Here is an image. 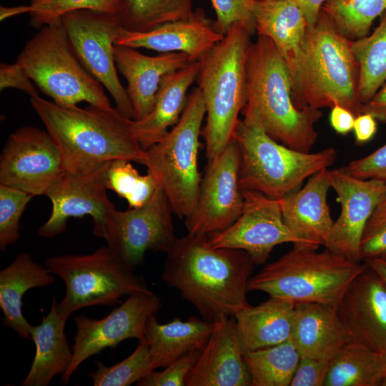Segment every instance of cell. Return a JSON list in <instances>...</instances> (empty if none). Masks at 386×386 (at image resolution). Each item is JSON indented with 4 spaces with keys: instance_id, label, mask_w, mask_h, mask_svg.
<instances>
[{
    "instance_id": "6da1fadb",
    "label": "cell",
    "mask_w": 386,
    "mask_h": 386,
    "mask_svg": "<svg viewBox=\"0 0 386 386\" xmlns=\"http://www.w3.org/2000/svg\"><path fill=\"white\" fill-rule=\"evenodd\" d=\"M161 275L204 320L215 322L250 305L247 283L254 263L244 251L212 246L207 236L177 238Z\"/></svg>"
},
{
    "instance_id": "7a4b0ae2",
    "label": "cell",
    "mask_w": 386,
    "mask_h": 386,
    "mask_svg": "<svg viewBox=\"0 0 386 386\" xmlns=\"http://www.w3.org/2000/svg\"><path fill=\"white\" fill-rule=\"evenodd\" d=\"M242 112L244 124L261 128L290 148L310 152L317 142L315 124L322 117V112L295 107L287 65L267 36H258L249 49L246 103Z\"/></svg>"
},
{
    "instance_id": "3957f363",
    "label": "cell",
    "mask_w": 386,
    "mask_h": 386,
    "mask_svg": "<svg viewBox=\"0 0 386 386\" xmlns=\"http://www.w3.org/2000/svg\"><path fill=\"white\" fill-rule=\"evenodd\" d=\"M30 104L59 146L66 170L117 159L144 164L147 152L133 133L132 119L117 108L62 106L40 96L31 97Z\"/></svg>"
},
{
    "instance_id": "277c9868",
    "label": "cell",
    "mask_w": 386,
    "mask_h": 386,
    "mask_svg": "<svg viewBox=\"0 0 386 386\" xmlns=\"http://www.w3.org/2000/svg\"><path fill=\"white\" fill-rule=\"evenodd\" d=\"M350 43L322 10L317 21L308 25L292 77V100L298 109L340 105L355 117L361 114L359 66Z\"/></svg>"
},
{
    "instance_id": "5b68a950",
    "label": "cell",
    "mask_w": 386,
    "mask_h": 386,
    "mask_svg": "<svg viewBox=\"0 0 386 386\" xmlns=\"http://www.w3.org/2000/svg\"><path fill=\"white\" fill-rule=\"evenodd\" d=\"M250 36L242 25L234 24L199 61L196 81L206 109V124L201 134L208 162L216 159L235 139L239 114L246 103Z\"/></svg>"
},
{
    "instance_id": "8992f818",
    "label": "cell",
    "mask_w": 386,
    "mask_h": 386,
    "mask_svg": "<svg viewBox=\"0 0 386 386\" xmlns=\"http://www.w3.org/2000/svg\"><path fill=\"white\" fill-rule=\"evenodd\" d=\"M366 267L325 248L322 252L306 246L293 248L251 276L247 290L296 304L317 302L337 306L346 289Z\"/></svg>"
},
{
    "instance_id": "52a82bcc",
    "label": "cell",
    "mask_w": 386,
    "mask_h": 386,
    "mask_svg": "<svg viewBox=\"0 0 386 386\" xmlns=\"http://www.w3.org/2000/svg\"><path fill=\"white\" fill-rule=\"evenodd\" d=\"M240 153L239 184L279 199L300 189L303 182L335 162L337 151L327 147L304 152L282 144L259 127L240 120L235 135Z\"/></svg>"
},
{
    "instance_id": "ba28073f",
    "label": "cell",
    "mask_w": 386,
    "mask_h": 386,
    "mask_svg": "<svg viewBox=\"0 0 386 386\" xmlns=\"http://www.w3.org/2000/svg\"><path fill=\"white\" fill-rule=\"evenodd\" d=\"M16 62L57 104L73 107L86 102L112 108L102 84L76 56L61 19L40 28L26 43Z\"/></svg>"
},
{
    "instance_id": "9c48e42d",
    "label": "cell",
    "mask_w": 386,
    "mask_h": 386,
    "mask_svg": "<svg viewBox=\"0 0 386 386\" xmlns=\"http://www.w3.org/2000/svg\"><path fill=\"white\" fill-rule=\"evenodd\" d=\"M206 109L201 90L187 96L180 119L158 142L146 150L143 165L157 179L173 212L187 217L194 209L200 183L198 169L199 135Z\"/></svg>"
},
{
    "instance_id": "30bf717a",
    "label": "cell",
    "mask_w": 386,
    "mask_h": 386,
    "mask_svg": "<svg viewBox=\"0 0 386 386\" xmlns=\"http://www.w3.org/2000/svg\"><path fill=\"white\" fill-rule=\"evenodd\" d=\"M44 264L65 284V295L56 303L58 312L68 317L94 305L112 306L122 297L152 292L142 276L124 264L107 246L88 254H61L45 259Z\"/></svg>"
},
{
    "instance_id": "8fae6325",
    "label": "cell",
    "mask_w": 386,
    "mask_h": 386,
    "mask_svg": "<svg viewBox=\"0 0 386 386\" xmlns=\"http://www.w3.org/2000/svg\"><path fill=\"white\" fill-rule=\"evenodd\" d=\"M171 204L159 185L141 207L109 211L93 234L104 239L107 247L124 264L135 269L147 251L167 253L175 237Z\"/></svg>"
},
{
    "instance_id": "7c38bea8",
    "label": "cell",
    "mask_w": 386,
    "mask_h": 386,
    "mask_svg": "<svg viewBox=\"0 0 386 386\" xmlns=\"http://www.w3.org/2000/svg\"><path fill=\"white\" fill-rule=\"evenodd\" d=\"M69 42L85 69L112 95L116 108L134 119V111L122 85L114 55V42L124 29L118 14L79 10L61 18Z\"/></svg>"
},
{
    "instance_id": "4fadbf2b",
    "label": "cell",
    "mask_w": 386,
    "mask_h": 386,
    "mask_svg": "<svg viewBox=\"0 0 386 386\" xmlns=\"http://www.w3.org/2000/svg\"><path fill=\"white\" fill-rule=\"evenodd\" d=\"M65 172L61 150L47 131L23 127L11 134L0 157V184L33 197L46 195Z\"/></svg>"
},
{
    "instance_id": "5bb4252c",
    "label": "cell",
    "mask_w": 386,
    "mask_h": 386,
    "mask_svg": "<svg viewBox=\"0 0 386 386\" xmlns=\"http://www.w3.org/2000/svg\"><path fill=\"white\" fill-rule=\"evenodd\" d=\"M161 307L159 297L152 292H138L129 295L104 318L76 316L74 319L76 333L71 346L73 359L61 382L67 384L84 361L104 349L114 348L127 339L143 340L148 319Z\"/></svg>"
},
{
    "instance_id": "9a60e30c",
    "label": "cell",
    "mask_w": 386,
    "mask_h": 386,
    "mask_svg": "<svg viewBox=\"0 0 386 386\" xmlns=\"http://www.w3.org/2000/svg\"><path fill=\"white\" fill-rule=\"evenodd\" d=\"M239 165L235 139L216 159L208 162L195 208L185 218L188 233L207 236L227 229L239 218L244 206Z\"/></svg>"
},
{
    "instance_id": "2e32d148",
    "label": "cell",
    "mask_w": 386,
    "mask_h": 386,
    "mask_svg": "<svg viewBox=\"0 0 386 386\" xmlns=\"http://www.w3.org/2000/svg\"><path fill=\"white\" fill-rule=\"evenodd\" d=\"M242 214L227 229L207 235L212 246L243 250L254 264H261L277 245L301 244L285 224L279 199L252 190H242Z\"/></svg>"
},
{
    "instance_id": "e0dca14e",
    "label": "cell",
    "mask_w": 386,
    "mask_h": 386,
    "mask_svg": "<svg viewBox=\"0 0 386 386\" xmlns=\"http://www.w3.org/2000/svg\"><path fill=\"white\" fill-rule=\"evenodd\" d=\"M110 162L79 170L65 169L46 195L52 209L49 219L38 229L41 237L50 239L61 234L69 218L89 215L94 227L101 224L107 213L115 207L107 194L106 176Z\"/></svg>"
},
{
    "instance_id": "ac0fdd59",
    "label": "cell",
    "mask_w": 386,
    "mask_h": 386,
    "mask_svg": "<svg viewBox=\"0 0 386 386\" xmlns=\"http://www.w3.org/2000/svg\"><path fill=\"white\" fill-rule=\"evenodd\" d=\"M327 173L341 210L325 247L350 260L362 262L360 253L362 234L375 208L386 199V182L358 179L340 169H327Z\"/></svg>"
},
{
    "instance_id": "d6986e66",
    "label": "cell",
    "mask_w": 386,
    "mask_h": 386,
    "mask_svg": "<svg viewBox=\"0 0 386 386\" xmlns=\"http://www.w3.org/2000/svg\"><path fill=\"white\" fill-rule=\"evenodd\" d=\"M336 308L352 341L386 351V284L374 270L366 264Z\"/></svg>"
},
{
    "instance_id": "ffe728a7",
    "label": "cell",
    "mask_w": 386,
    "mask_h": 386,
    "mask_svg": "<svg viewBox=\"0 0 386 386\" xmlns=\"http://www.w3.org/2000/svg\"><path fill=\"white\" fill-rule=\"evenodd\" d=\"M251 386L236 320L214 322L212 332L189 374L186 386Z\"/></svg>"
},
{
    "instance_id": "44dd1931",
    "label": "cell",
    "mask_w": 386,
    "mask_h": 386,
    "mask_svg": "<svg viewBox=\"0 0 386 386\" xmlns=\"http://www.w3.org/2000/svg\"><path fill=\"white\" fill-rule=\"evenodd\" d=\"M224 37L204 12L197 9L187 19L168 22L148 31L123 29L114 45L162 53L180 52L187 54L191 61H199Z\"/></svg>"
},
{
    "instance_id": "7402d4cb",
    "label": "cell",
    "mask_w": 386,
    "mask_h": 386,
    "mask_svg": "<svg viewBox=\"0 0 386 386\" xmlns=\"http://www.w3.org/2000/svg\"><path fill=\"white\" fill-rule=\"evenodd\" d=\"M331 188L327 169L310 177L307 184L279 199L283 220L300 240L299 245L325 246L334 223L327 203Z\"/></svg>"
},
{
    "instance_id": "603a6c76",
    "label": "cell",
    "mask_w": 386,
    "mask_h": 386,
    "mask_svg": "<svg viewBox=\"0 0 386 386\" xmlns=\"http://www.w3.org/2000/svg\"><path fill=\"white\" fill-rule=\"evenodd\" d=\"M117 68L127 82V93L134 111V119H141L152 110L162 77L190 62L184 53H162L147 56L134 48L114 45Z\"/></svg>"
},
{
    "instance_id": "cb8c5ba5",
    "label": "cell",
    "mask_w": 386,
    "mask_h": 386,
    "mask_svg": "<svg viewBox=\"0 0 386 386\" xmlns=\"http://www.w3.org/2000/svg\"><path fill=\"white\" fill-rule=\"evenodd\" d=\"M350 340L335 306L296 304L292 341L301 356L330 362Z\"/></svg>"
},
{
    "instance_id": "d4e9b609",
    "label": "cell",
    "mask_w": 386,
    "mask_h": 386,
    "mask_svg": "<svg viewBox=\"0 0 386 386\" xmlns=\"http://www.w3.org/2000/svg\"><path fill=\"white\" fill-rule=\"evenodd\" d=\"M199 68V61H192L164 75L150 112L141 119L131 120L133 133L145 150L161 140L168 133V128L180 119L187 92L196 81Z\"/></svg>"
},
{
    "instance_id": "484cf974",
    "label": "cell",
    "mask_w": 386,
    "mask_h": 386,
    "mask_svg": "<svg viewBox=\"0 0 386 386\" xmlns=\"http://www.w3.org/2000/svg\"><path fill=\"white\" fill-rule=\"evenodd\" d=\"M296 303L278 297L237 312L235 320L244 352L292 340Z\"/></svg>"
},
{
    "instance_id": "4316f807",
    "label": "cell",
    "mask_w": 386,
    "mask_h": 386,
    "mask_svg": "<svg viewBox=\"0 0 386 386\" xmlns=\"http://www.w3.org/2000/svg\"><path fill=\"white\" fill-rule=\"evenodd\" d=\"M254 20L258 36L274 42L292 79L299 65L308 26L304 13L286 0H260L256 4Z\"/></svg>"
},
{
    "instance_id": "83f0119b",
    "label": "cell",
    "mask_w": 386,
    "mask_h": 386,
    "mask_svg": "<svg viewBox=\"0 0 386 386\" xmlns=\"http://www.w3.org/2000/svg\"><path fill=\"white\" fill-rule=\"evenodd\" d=\"M56 303L54 297L47 315L39 325L31 326V339L36 352L22 386H47L56 375L62 376L71 365L73 351L65 333L67 319L58 312Z\"/></svg>"
},
{
    "instance_id": "f1b7e54d",
    "label": "cell",
    "mask_w": 386,
    "mask_h": 386,
    "mask_svg": "<svg viewBox=\"0 0 386 386\" xmlns=\"http://www.w3.org/2000/svg\"><path fill=\"white\" fill-rule=\"evenodd\" d=\"M54 282L53 274L45 265L36 262L29 253L17 254L0 272L2 325L12 329L21 337L31 339V325L23 315L22 298L28 290L46 287Z\"/></svg>"
},
{
    "instance_id": "f546056e",
    "label": "cell",
    "mask_w": 386,
    "mask_h": 386,
    "mask_svg": "<svg viewBox=\"0 0 386 386\" xmlns=\"http://www.w3.org/2000/svg\"><path fill=\"white\" fill-rule=\"evenodd\" d=\"M214 322L190 317L187 321L174 318L160 324L155 315L147 322L144 340L154 370L165 367L184 355L202 350L207 342Z\"/></svg>"
},
{
    "instance_id": "4dcf8cb0",
    "label": "cell",
    "mask_w": 386,
    "mask_h": 386,
    "mask_svg": "<svg viewBox=\"0 0 386 386\" xmlns=\"http://www.w3.org/2000/svg\"><path fill=\"white\" fill-rule=\"evenodd\" d=\"M385 375L382 353L350 340L330 361L325 386H382Z\"/></svg>"
},
{
    "instance_id": "1f68e13d",
    "label": "cell",
    "mask_w": 386,
    "mask_h": 386,
    "mask_svg": "<svg viewBox=\"0 0 386 386\" xmlns=\"http://www.w3.org/2000/svg\"><path fill=\"white\" fill-rule=\"evenodd\" d=\"M359 66L358 99L365 104L386 82V11L370 35L351 40Z\"/></svg>"
},
{
    "instance_id": "d6a6232c",
    "label": "cell",
    "mask_w": 386,
    "mask_h": 386,
    "mask_svg": "<svg viewBox=\"0 0 386 386\" xmlns=\"http://www.w3.org/2000/svg\"><path fill=\"white\" fill-rule=\"evenodd\" d=\"M300 357L292 340L244 352L251 386H290Z\"/></svg>"
},
{
    "instance_id": "836d02e7",
    "label": "cell",
    "mask_w": 386,
    "mask_h": 386,
    "mask_svg": "<svg viewBox=\"0 0 386 386\" xmlns=\"http://www.w3.org/2000/svg\"><path fill=\"white\" fill-rule=\"evenodd\" d=\"M194 11L192 0H123L118 15L124 29L144 32L187 19Z\"/></svg>"
},
{
    "instance_id": "e575fe53",
    "label": "cell",
    "mask_w": 386,
    "mask_h": 386,
    "mask_svg": "<svg viewBox=\"0 0 386 386\" xmlns=\"http://www.w3.org/2000/svg\"><path fill=\"white\" fill-rule=\"evenodd\" d=\"M322 10L350 40L369 34L375 19L386 11V0H327Z\"/></svg>"
},
{
    "instance_id": "d590c367",
    "label": "cell",
    "mask_w": 386,
    "mask_h": 386,
    "mask_svg": "<svg viewBox=\"0 0 386 386\" xmlns=\"http://www.w3.org/2000/svg\"><path fill=\"white\" fill-rule=\"evenodd\" d=\"M106 186L107 189L125 199L129 208H138L149 201L159 184L148 171L145 175H139L131 161L117 159L109 165Z\"/></svg>"
},
{
    "instance_id": "8d00e7d4",
    "label": "cell",
    "mask_w": 386,
    "mask_h": 386,
    "mask_svg": "<svg viewBox=\"0 0 386 386\" xmlns=\"http://www.w3.org/2000/svg\"><path fill=\"white\" fill-rule=\"evenodd\" d=\"M139 342L134 351L116 365L108 367L96 360V370L89 373L93 385L129 386L155 370L146 340L144 338Z\"/></svg>"
},
{
    "instance_id": "74e56055",
    "label": "cell",
    "mask_w": 386,
    "mask_h": 386,
    "mask_svg": "<svg viewBox=\"0 0 386 386\" xmlns=\"http://www.w3.org/2000/svg\"><path fill=\"white\" fill-rule=\"evenodd\" d=\"M123 0H29L30 24L40 29L56 21L66 14L91 10L99 12L119 13Z\"/></svg>"
},
{
    "instance_id": "f35d334b",
    "label": "cell",
    "mask_w": 386,
    "mask_h": 386,
    "mask_svg": "<svg viewBox=\"0 0 386 386\" xmlns=\"http://www.w3.org/2000/svg\"><path fill=\"white\" fill-rule=\"evenodd\" d=\"M34 197L21 189L0 184V249L15 243L20 237V220Z\"/></svg>"
},
{
    "instance_id": "ab89813d",
    "label": "cell",
    "mask_w": 386,
    "mask_h": 386,
    "mask_svg": "<svg viewBox=\"0 0 386 386\" xmlns=\"http://www.w3.org/2000/svg\"><path fill=\"white\" fill-rule=\"evenodd\" d=\"M216 14L214 26L225 35L234 24H240L252 35L256 32V0H210Z\"/></svg>"
},
{
    "instance_id": "60d3db41",
    "label": "cell",
    "mask_w": 386,
    "mask_h": 386,
    "mask_svg": "<svg viewBox=\"0 0 386 386\" xmlns=\"http://www.w3.org/2000/svg\"><path fill=\"white\" fill-rule=\"evenodd\" d=\"M360 253L362 262L386 257V199L377 205L365 225Z\"/></svg>"
},
{
    "instance_id": "b9f144b4",
    "label": "cell",
    "mask_w": 386,
    "mask_h": 386,
    "mask_svg": "<svg viewBox=\"0 0 386 386\" xmlns=\"http://www.w3.org/2000/svg\"><path fill=\"white\" fill-rule=\"evenodd\" d=\"M189 352L160 372H151L140 379L137 386H186L187 378L195 365L201 350Z\"/></svg>"
},
{
    "instance_id": "7bdbcfd3",
    "label": "cell",
    "mask_w": 386,
    "mask_h": 386,
    "mask_svg": "<svg viewBox=\"0 0 386 386\" xmlns=\"http://www.w3.org/2000/svg\"><path fill=\"white\" fill-rule=\"evenodd\" d=\"M340 169L358 179L386 182V144L366 157L349 162Z\"/></svg>"
},
{
    "instance_id": "ee69618b",
    "label": "cell",
    "mask_w": 386,
    "mask_h": 386,
    "mask_svg": "<svg viewBox=\"0 0 386 386\" xmlns=\"http://www.w3.org/2000/svg\"><path fill=\"white\" fill-rule=\"evenodd\" d=\"M330 363L301 356L290 386H325Z\"/></svg>"
},
{
    "instance_id": "f6af8a7d",
    "label": "cell",
    "mask_w": 386,
    "mask_h": 386,
    "mask_svg": "<svg viewBox=\"0 0 386 386\" xmlns=\"http://www.w3.org/2000/svg\"><path fill=\"white\" fill-rule=\"evenodd\" d=\"M6 88L21 90L31 97L39 96L33 81L16 61L12 64H0V89Z\"/></svg>"
},
{
    "instance_id": "bcb514c9",
    "label": "cell",
    "mask_w": 386,
    "mask_h": 386,
    "mask_svg": "<svg viewBox=\"0 0 386 386\" xmlns=\"http://www.w3.org/2000/svg\"><path fill=\"white\" fill-rule=\"evenodd\" d=\"M377 119L369 113H362L355 117L353 131L355 141L363 144L370 141L377 132Z\"/></svg>"
},
{
    "instance_id": "7dc6e473",
    "label": "cell",
    "mask_w": 386,
    "mask_h": 386,
    "mask_svg": "<svg viewBox=\"0 0 386 386\" xmlns=\"http://www.w3.org/2000/svg\"><path fill=\"white\" fill-rule=\"evenodd\" d=\"M355 116L347 109L335 105L331 108L330 123L339 134L346 135L353 130Z\"/></svg>"
},
{
    "instance_id": "c3c4849f",
    "label": "cell",
    "mask_w": 386,
    "mask_h": 386,
    "mask_svg": "<svg viewBox=\"0 0 386 386\" xmlns=\"http://www.w3.org/2000/svg\"><path fill=\"white\" fill-rule=\"evenodd\" d=\"M362 113H369L377 121L386 122V82L369 102L361 105Z\"/></svg>"
},
{
    "instance_id": "681fc988",
    "label": "cell",
    "mask_w": 386,
    "mask_h": 386,
    "mask_svg": "<svg viewBox=\"0 0 386 386\" xmlns=\"http://www.w3.org/2000/svg\"><path fill=\"white\" fill-rule=\"evenodd\" d=\"M298 6L304 13L308 25L314 24L327 0H286Z\"/></svg>"
},
{
    "instance_id": "f907efd6",
    "label": "cell",
    "mask_w": 386,
    "mask_h": 386,
    "mask_svg": "<svg viewBox=\"0 0 386 386\" xmlns=\"http://www.w3.org/2000/svg\"><path fill=\"white\" fill-rule=\"evenodd\" d=\"M366 264L374 270L386 284V258L378 257L368 259Z\"/></svg>"
},
{
    "instance_id": "816d5d0a",
    "label": "cell",
    "mask_w": 386,
    "mask_h": 386,
    "mask_svg": "<svg viewBox=\"0 0 386 386\" xmlns=\"http://www.w3.org/2000/svg\"><path fill=\"white\" fill-rule=\"evenodd\" d=\"M29 5L26 6H18L14 7H5L1 6L0 8V20L4 21L5 19L19 14L29 13Z\"/></svg>"
},
{
    "instance_id": "f5cc1de1",
    "label": "cell",
    "mask_w": 386,
    "mask_h": 386,
    "mask_svg": "<svg viewBox=\"0 0 386 386\" xmlns=\"http://www.w3.org/2000/svg\"><path fill=\"white\" fill-rule=\"evenodd\" d=\"M382 355L383 358L385 360V362L386 363V351L382 352ZM382 386H386V375H385V378L383 380Z\"/></svg>"
},
{
    "instance_id": "db71d44e",
    "label": "cell",
    "mask_w": 386,
    "mask_h": 386,
    "mask_svg": "<svg viewBox=\"0 0 386 386\" xmlns=\"http://www.w3.org/2000/svg\"><path fill=\"white\" fill-rule=\"evenodd\" d=\"M256 1H260V0H256Z\"/></svg>"
},
{
    "instance_id": "11a10c76",
    "label": "cell",
    "mask_w": 386,
    "mask_h": 386,
    "mask_svg": "<svg viewBox=\"0 0 386 386\" xmlns=\"http://www.w3.org/2000/svg\"><path fill=\"white\" fill-rule=\"evenodd\" d=\"M386 258V257H385Z\"/></svg>"
}]
</instances>
